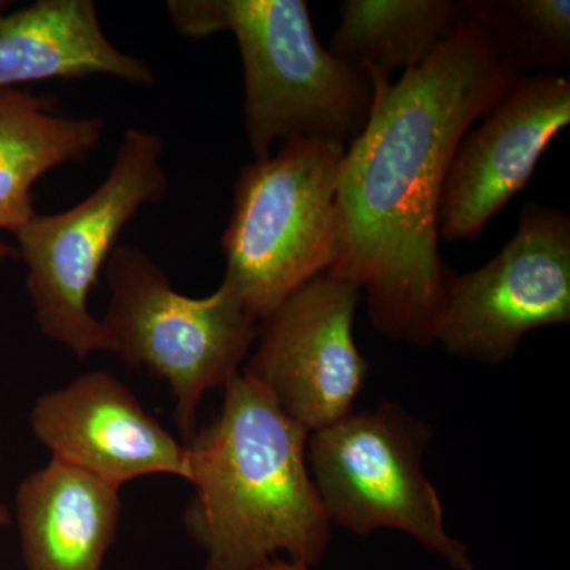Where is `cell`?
<instances>
[{"instance_id": "7c38bea8", "label": "cell", "mask_w": 570, "mask_h": 570, "mask_svg": "<svg viewBox=\"0 0 570 570\" xmlns=\"http://www.w3.org/2000/svg\"><path fill=\"white\" fill-rule=\"evenodd\" d=\"M99 75L132 86L156 82L145 59L108 39L92 0H37L0 11V91Z\"/></svg>"}, {"instance_id": "277c9868", "label": "cell", "mask_w": 570, "mask_h": 570, "mask_svg": "<svg viewBox=\"0 0 570 570\" xmlns=\"http://www.w3.org/2000/svg\"><path fill=\"white\" fill-rule=\"evenodd\" d=\"M346 153L343 142L299 138L239 171L220 239V284L258 322L335 261Z\"/></svg>"}, {"instance_id": "52a82bcc", "label": "cell", "mask_w": 570, "mask_h": 570, "mask_svg": "<svg viewBox=\"0 0 570 570\" xmlns=\"http://www.w3.org/2000/svg\"><path fill=\"white\" fill-rule=\"evenodd\" d=\"M433 431L395 403L351 411L307 439V466L332 524L356 535L404 532L450 569L474 570L466 543L445 530L423 471Z\"/></svg>"}, {"instance_id": "5b68a950", "label": "cell", "mask_w": 570, "mask_h": 570, "mask_svg": "<svg viewBox=\"0 0 570 570\" xmlns=\"http://www.w3.org/2000/svg\"><path fill=\"white\" fill-rule=\"evenodd\" d=\"M107 279L110 303L100 321L108 352L170 385L176 426L187 444L206 393L224 389L245 365L258 321L223 284L202 298L179 294L140 247H116Z\"/></svg>"}, {"instance_id": "9c48e42d", "label": "cell", "mask_w": 570, "mask_h": 570, "mask_svg": "<svg viewBox=\"0 0 570 570\" xmlns=\"http://www.w3.org/2000/svg\"><path fill=\"white\" fill-rule=\"evenodd\" d=\"M362 288L322 273L257 325L243 373L309 433L354 411L370 363L354 340Z\"/></svg>"}, {"instance_id": "4fadbf2b", "label": "cell", "mask_w": 570, "mask_h": 570, "mask_svg": "<svg viewBox=\"0 0 570 570\" xmlns=\"http://www.w3.org/2000/svg\"><path fill=\"white\" fill-rule=\"evenodd\" d=\"M118 487L58 459L14 494L28 570H100L121 519Z\"/></svg>"}, {"instance_id": "ac0fdd59", "label": "cell", "mask_w": 570, "mask_h": 570, "mask_svg": "<svg viewBox=\"0 0 570 570\" xmlns=\"http://www.w3.org/2000/svg\"><path fill=\"white\" fill-rule=\"evenodd\" d=\"M10 523H11L10 509L7 508L6 504H2V502H0V528L9 527Z\"/></svg>"}, {"instance_id": "30bf717a", "label": "cell", "mask_w": 570, "mask_h": 570, "mask_svg": "<svg viewBox=\"0 0 570 570\" xmlns=\"http://www.w3.org/2000/svg\"><path fill=\"white\" fill-rule=\"evenodd\" d=\"M469 129L453 154L439 206V236L448 243L482 234L528 186L540 157L570 124V80L532 73Z\"/></svg>"}, {"instance_id": "9a60e30c", "label": "cell", "mask_w": 570, "mask_h": 570, "mask_svg": "<svg viewBox=\"0 0 570 570\" xmlns=\"http://www.w3.org/2000/svg\"><path fill=\"white\" fill-rule=\"evenodd\" d=\"M326 51L371 81L414 69L452 36L464 11L452 0H344Z\"/></svg>"}, {"instance_id": "2e32d148", "label": "cell", "mask_w": 570, "mask_h": 570, "mask_svg": "<svg viewBox=\"0 0 570 570\" xmlns=\"http://www.w3.org/2000/svg\"><path fill=\"white\" fill-rule=\"evenodd\" d=\"M489 29L499 55L521 78L558 73L570 63L569 0H464Z\"/></svg>"}, {"instance_id": "ba28073f", "label": "cell", "mask_w": 570, "mask_h": 570, "mask_svg": "<svg viewBox=\"0 0 570 570\" xmlns=\"http://www.w3.org/2000/svg\"><path fill=\"white\" fill-rule=\"evenodd\" d=\"M570 322V216L530 202L497 257L452 273L436 343L448 354L502 365L528 333Z\"/></svg>"}, {"instance_id": "5bb4252c", "label": "cell", "mask_w": 570, "mask_h": 570, "mask_svg": "<svg viewBox=\"0 0 570 570\" xmlns=\"http://www.w3.org/2000/svg\"><path fill=\"white\" fill-rule=\"evenodd\" d=\"M104 119L56 111V99L29 89L0 91V230L17 236L36 216L33 186L55 168L85 163L99 148ZM20 258L0 242V264Z\"/></svg>"}, {"instance_id": "6da1fadb", "label": "cell", "mask_w": 570, "mask_h": 570, "mask_svg": "<svg viewBox=\"0 0 570 570\" xmlns=\"http://www.w3.org/2000/svg\"><path fill=\"white\" fill-rule=\"evenodd\" d=\"M463 11L426 61L395 85L373 80L370 119L347 146L337 181L340 239L326 273L366 291L367 316L382 336L417 347L436 344L453 273L439 255L453 154L521 78L485 24Z\"/></svg>"}, {"instance_id": "8fae6325", "label": "cell", "mask_w": 570, "mask_h": 570, "mask_svg": "<svg viewBox=\"0 0 570 570\" xmlns=\"http://www.w3.org/2000/svg\"><path fill=\"white\" fill-rule=\"evenodd\" d=\"M29 422L51 459L121 489L148 475L187 480V448L142 409L124 382L92 371L43 393Z\"/></svg>"}, {"instance_id": "7a4b0ae2", "label": "cell", "mask_w": 570, "mask_h": 570, "mask_svg": "<svg viewBox=\"0 0 570 570\" xmlns=\"http://www.w3.org/2000/svg\"><path fill=\"white\" fill-rule=\"evenodd\" d=\"M309 431L239 371L219 415L187 442L194 489L184 523L206 570H257L283 560L317 568L332 521L307 466Z\"/></svg>"}, {"instance_id": "3957f363", "label": "cell", "mask_w": 570, "mask_h": 570, "mask_svg": "<svg viewBox=\"0 0 570 570\" xmlns=\"http://www.w3.org/2000/svg\"><path fill=\"white\" fill-rule=\"evenodd\" d=\"M165 9L179 36L234 33L254 160L272 156L277 141L321 138L348 146L365 129L373 81L322 47L305 0H170Z\"/></svg>"}, {"instance_id": "e0dca14e", "label": "cell", "mask_w": 570, "mask_h": 570, "mask_svg": "<svg viewBox=\"0 0 570 570\" xmlns=\"http://www.w3.org/2000/svg\"><path fill=\"white\" fill-rule=\"evenodd\" d=\"M257 570H313V569L307 568V566L296 564V562L283 560V558H277V560L266 562L265 566H262V568L257 569Z\"/></svg>"}, {"instance_id": "8992f818", "label": "cell", "mask_w": 570, "mask_h": 570, "mask_svg": "<svg viewBox=\"0 0 570 570\" xmlns=\"http://www.w3.org/2000/svg\"><path fill=\"white\" fill-rule=\"evenodd\" d=\"M164 148L159 134L130 127L94 193L66 212L37 213L17 235L37 326L78 358L108 352L102 321L89 311V294L126 225L142 206L167 195Z\"/></svg>"}, {"instance_id": "d6986e66", "label": "cell", "mask_w": 570, "mask_h": 570, "mask_svg": "<svg viewBox=\"0 0 570 570\" xmlns=\"http://www.w3.org/2000/svg\"><path fill=\"white\" fill-rule=\"evenodd\" d=\"M10 2H3V0H0V11L10 9Z\"/></svg>"}]
</instances>
